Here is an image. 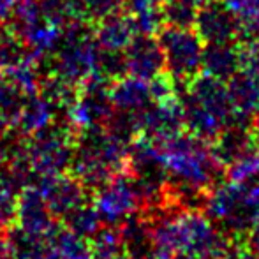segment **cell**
<instances>
[{"mask_svg":"<svg viewBox=\"0 0 259 259\" xmlns=\"http://www.w3.org/2000/svg\"><path fill=\"white\" fill-rule=\"evenodd\" d=\"M184 2L191 4V6H194V7H198V9H199V7H201L205 2H208V0H184Z\"/></svg>","mask_w":259,"mask_h":259,"instance_id":"83f0119b","label":"cell"},{"mask_svg":"<svg viewBox=\"0 0 259 259\" xmlns=\"http://www.w3.org/2000/svg\"><path fill=\"white\" fill-rule=\"evenodd\" d=\"M96 39L101 48L123 52L138 35V28L133 14L127 9H118L94 23Z\"/></svg>","mask_w":259,"mask_h":259,"instance_id":"8fae6325","label":"cell"},{"mask_svg":"<svg viewBox=\"0 0 259 259\" xmlns=\"http://www.w3.org/2000/svg\"><path fill=\"white\" fill-rule=\"evenodd\" d=\"M226 85L233 106V123L250 127L259 113V74L240 69Z\"/></svg>","mask_w":259,"mask_h":259,"instance_id":"30bf717a","label":"cell"},{"mask_svg":"<svg viewBox=\"0 0 259 259\" xmlns=\"http://www.w3.org/2000/svg\"><path fill=\"white\" fill-rule=\"evenodd\" d=\"M60 222L64 226H67L71 231L78 233V235L85 236V238H92L104 226L103 219H101L97 208L94 206L92 199H89V201L76 206L74 210H71L65 217L60 219Z\"/></svg>","mask_w":259,"mask_h":259,"instance_id":"ac0fdd59","label":"cell"},{"mask_svg":"<svg viewBox=\"0 0 259 259\" xmlns=\"http://www.w3.org/2000/svg\"><path fill=\"white\" fill-rule=\"evenodd\" d=\"M134 18L138 34H148L157 35L164 27H166V20H164L162 13V4H147L143 7H138L134 11H129Z\"/></svg>","mask_w":259,"mask_h":259,"instance_id":"44dd1931","label":"cell"},{"mask_svg":"<svg viewBox=\"0 0 259 259\" xmlns=\"http://www.w3.org/2000/svg\"><path fill=\"white\" fill-rule=\"evenodd\" d=\"M194 28L205 45L238 41V16L222 0H208L199 7Z\"/></svg>","mask_w":259,"mask_h":259,"instance_id":"52a82bcc","label":"cell"},{"mask_svg":"<svg viewBox=\"0 0 259 259\" xmlns=\"http://www.w3.org/2000/svg\"><path fill=\"white\" fill-rule=\"evenodd\" d=\"M58 259H94V249L90 238L71 231L67 226L58 222L53 233L48 236Z\"/></svg>","mask_w":259,"mask_h":259,"instance_id":"9a60e30c","label":"cell"},{"mask_svg":"<svg viewBox=\"0 0 259 259\" xmlns=\"http://www.w3.org/2000/svg\"><path fill=\"white\" fill-rule=\"evenodd\" d=\"M79 133L67 118L53 120L27 138L28 160L35 177L65 173L71 167Z\"/></svg>","mask_w":259,"mask_h":259,"instance_id":"7a4b0ae2","label":"cell"},{"mask_svg":"<svg viewBox=\"0 0 259 259\" xmlns=\"http://www.w3.org/2000/svg\"><path fill=\"white\" fill-rule=\"evenodd\" d=\"M18 0H0V23H6L13 14Z\"/></svg>","mask_w":259,"mask_h":259,"instance_id":"d4e9b609","label":"cell"},{"mask_svg":"<svg viewBox=\"0 0 259 259\" xmlns=\"http://www.w3.org/2000/svg\"><path fill=\"white\" fill-rule=\"evenodd\" d=\"M55 109L53 106L45 99L39 92L28 94L27 101H25L23 111H21L20 122L16 125V131L21 136L28 138L34 133L41 131L48 123L55 120Z\"/></svg>","mask_w":259,"mask_h":259,"instance_id":"2e32d148","label":"cell"},{"mask_svg":"<svg viewBox=\"0 0 259 259\" xmlns=\"http://www.w3.org/2000/svg\"><path fill=\"white\" fill-rule=\"evenodd\" d=\"M250 136H252L254 148L259 152V120H252V125H250Z\"/></svg>","mask_w":259,"mask_h":259,"instance_id":"484cf974","label":"cell"},{"mask_svg":"<svg viewBox=\"0 0 259 259\" xmlns=\"http://www.w3.org/2000/svg\"><path fill=\"white\" fill-rule=\"evenodd\" d=\"M238 71V42H206L203 50L201 72L228 81Z\"/></svg>","mask_w":259,"mask_h":259,"instance_id":"4fadbf2b","label":"cell"},{"mask_svg":"<svg viewBox=\"0 0 259 259\" xmlns=\"http://www.w3.org/2000/svg\"><path fill=\"white\" fill-rule=\"evenodd\" d=\"M9 252V247H7V238H6V231H0V256Z\"/></svg>","mask_w":259,"mask_h":259,"instance_id":"4316f807","label":"cell"},{"mask_svg":"<svg viewBox=\"0 0 259 259\" xmlns=\"http://www.w3.org/2000/svg\"><path fill=\"white\" fill-rule=\"evenodd\" d=\"M166 58V71L177 85V94L201 72L205 41L196 28L164 27L157 34Z\"/></svg>","mask_w":259,"mask_h":259,"instance_id":"3957f363","label":"cell"},{"mask_svg":"<svg viewBox=\"0 0 259 259\" xmlns=\"http://www.w3.org/2000/svg\"><path fill=\"white\" fill-rule=\"evenodd\" d=\"M240 69L259 74V39L256 41L238 42Z\"/></svg>","mask_w":259,"mask_h":259,"instance_id":"603a6c76","label":"cell"},{"mask_svg":"<svg viewBox=\"0 0 259 259\" xmlns=\"http://www.w3.org/2000/svg\"><path fill=\"white\" fill-rule=\"evenodd\" d=\"M27 96L28 94L23 92L16 83L4 76L0 81V131L7 133L16 129Z\"/></svg>","mask_w":259,"mask_h":259,"instance_id":"e0dca14e","label":"cell"},{"mask_svg":"<svg viewBox=\"0 0 259 259\" xmlns=\"http://www.w3.org/2000/svg\"><path fill=\"white\" fill-rule=\"evenodd\" d=\"M238 18L259 14V0H222Z\"/></svg>","mask_w":259,"mask_h":259,"instance_id":"cb8c5ba5","label":"cell"},{"mask_svg":"<svg viewBox=\"0 0 259 259\" xmlns=\"http://www.w3.org/2000/svg\"><path fill=\"white\" fill-rule=\"evenodd\" d=\"M123 53L129 76L150 81L157 74L166 71V58L157 35L138 34Z\"/></svg>","mask_w":259,"mask_h":259,"instance_id":"9c48e42d","label":"cell"},{"mask_svg":"<svg viewBox=\"0 0 259 259\" xmlns=\"http://www.w3.org/2000/svg\"><path fill=\"white\" fill-rule=\"evenodd\" d=\"M129 145L106 127L81 131L69 173L94 192L115 175L127 171Z\"/></svg>","mask_w":259,"mask_h":259,"instance_id":"6da1fadb","label":"cell"},{"mask_svg":"<svg viewBox=\"0 0 259 259\" xmlns=\"http://www.w3.org/2000/svg\"><path fill=\"white\" fill-rule=\"evenodd\" d=\"M109 96H111L115 109H120V111L141 113L154 103L148 81L129 74L111 83Z\"/></svg>","mask_w":259,"mask_h":259,"instance_id":"7c38bea8","label":"cell"},{"mask_svg":"<svg viewBox=\"0 0 259 259\" xmlns=\"http://www.w3.org/2000/svg\"><path fill=\"white\" fill-rule=\"evenodd\" d=\"M32 184L39 189L46 205L57 219L65 217L76 206L92 199V192L69 171L35 177Z\"/></svg>","mask_w":259,"mask_h":259,"instance_id":"5b68a950","label":"cell"},{"mask_svg":"<svg viewBox=\"0 0 259 259\" xmlns=\"http://www.w3.org/2000/svg\"><path fill=\"white\" fill-rule=\"evenodd\" d=\"M259 177V152L256 148L243 152L226 166V178L231 182H252Z\"/></svg>","mask_w":259,"mask_h":259,"instance_id":"ffe728a7","label":"cell"},{"mask_svg":"<svg viewBox=\"0 0 259 259\" xmlns=\"http://www.w3.org/2000/svg\"><path fill=\"white\" fill-rule=\"evenodd\" d=\"M58 222H60V219H57L52 213L42 194L34 184L21 187L16 203L14 228L21 229L30 236L48 240V236L53 233Z\"/></svg>","mask_w":259,"mask_h":259,"instance_id":"8992f818","label":"cell"},{"mask_svg":"<svg viewBox=\"0 0 259 259\" xmlns=\"http://www.w3.org/2000/svg\"><path fill=\"white\" fill-rule=\"evenodd\" d=\"M0 259H13V256H11V254L7 252V254H4V256H0Z\"/></svg>","mask_w":259,"mask_h":259,"instance_id":"f1b7e54d","label":"cell"},{"mask_svg":"<svg viewBox=\"0 0 259 259\" xmlns=\"http://www.w3.org/2000/svg\"><path fill=\"white\" fill-rule=\"evenodd\" d=\"M92 203L104 224L118 226L136 211L143 210V198L129 171L115 175L92 192Z\"/></svg>","mask_w":259,"mask_h":259,"instance_id":"277c9868","label":"cell"},{"mask_svg":"<svg viewBox=\"0 0 259 259\" xmlns=\"http://www.w3.org/2000/svg\"><path fill=\"white\" fill-rule=\"evenodd\" d=\"M6 238L13 259H58L48 240L30 236L14 226L6 231Z\"/></svg>","mask_w":259,"mask_h":259,"instance_id":"5bb4252c","label":"cell"},{"mask_svg":"<svg viewBox=\"0 0 259 259\" xmlns=\"http://www.w3.org/2000/svg\"><path fill=\"white\" fill-rule=\"evenodd\" d=\"M20 191L21 185L11 177L6 164L0 166V231H7L14 226Z\"/></svg>","mask_w":259,"mask_h":259,"instance_id":"d6986e66","label":"cell"},{"mask_svg":"<svg viewBox=\"0 0 259 259\" xmlns=\"http://www.w3.org/2000/svg\"><path fill=\"white\" fill-rule=\"evenodd\" d=\"M143 133L155 141H164L185 131V115L180 97L152 103L141 113Z\"/></svg>","mask_w":259,"mask_h":259,"instance_id":"ba28073f","label":"cell"},{"mask_svg":"<svg viewBox=\"0 0 259 259\" xmlns=\"http://www.w3.org/2000/svg\"><path fill=\"white\" fill-rule=\"evenodd\" d=\"M162 13L167 27L194 28L198 7L191 6L184 0H166L162 4Z\"/></svg>","mask_w":259,"mask_h":259,"instance_id":"7402d4cb","label":"cell"}]
</instances>
